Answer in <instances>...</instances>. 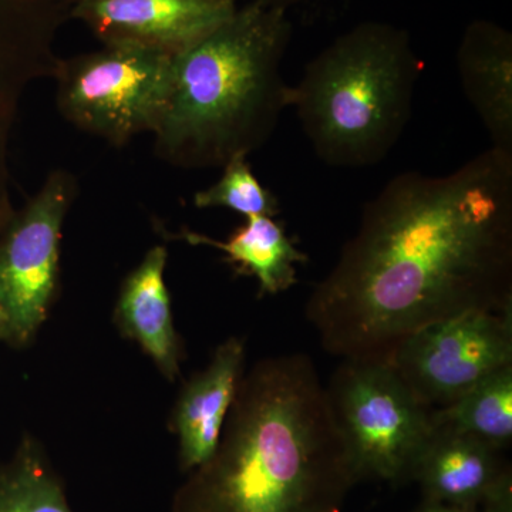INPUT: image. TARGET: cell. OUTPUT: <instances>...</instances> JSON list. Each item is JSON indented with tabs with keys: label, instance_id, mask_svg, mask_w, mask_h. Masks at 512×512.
I'll use <instances>...</instances> for the list:
<instances>
[{
	"label": "cell",
	"instance_id": "obj_1",
	"mask_svg": "<svg viewBox=\"0 0 512 512\" xmlns=\"http://www.w3.org/2000/svg\"><path fill=\"white\" fill-rule=\"evenodd\" d=\"M512 309V156L488 148L453 173L409 171L363 208L313 289L306 318L330 355L389 357L440 320Z\"/></svg>",
	"mask_w": 512,
	"mask_h": 512
},
{
	"label": "cell",
	"instance_id": "obj_2",
	"mask_svg": "<svg viewBox=\"0 0 512 512\" xmlns=\"http://www.w3.org/2000/svg\"><path fill=\"white\" fill-rule=\"evenodd\" d=\"M357 483L312 360L269 357L242 376L214 456L171 512H339Z\"/></svg>",
	"mask_w": 512,
	"mask_h": 512
},
{
	"label": "cell",
	"instance_id": "obj_3",
	"mask_svg": "<svg viewBox=\"0 0 512 512\" xmlns=\"http://www.w3.org/2000/svg\"><path fill=\"white\" fill-rule=\"evenodd\" d=\"M289 36L285 9L255 0L174 55L154 154L173 167L207 170L264 147L292 106L282 76Z\"/></svg>",
	"mask_w": 512,
	"mask_h": 512
},
{
	"label": "cell",
	"instance_id": "obj_4",
	"mask_svg": "<svg viewBox=\"0 0 512 512\" xmlns=\"http://www.w3.org/2000/svg\"><path fill=\"white\" fill-rule=\"evenodd\" d=\"M420 63L406 33L366 23L340 36L292 86V106L330 167L379 164L412 117Z\"/></svg>",
	"mask_w": 512,
	"mask_h": 512
},
{
	"label": "cell",
	"instance_id": "obj_5",
	"mask_svg": "<svg viewBox=\"0 0 512 512\" xmlns=\"http://www.w3.org/2000/svg\"><path fill=\"white\" fill-rule=\"evenodd\" d=\"M326 392L359 481L410 483L434 430L433 409L389 357L343 359Z\"/></svg>",
	"mask_w": 512,
	"mask_h": 512
},
{
	"label": "cell",
	"instance_id": "obj_6",
	"mask_svg": "<svg viewBox=\"0 0 512 512\" xmlns=\"http://www.w3.org/2000/svg\"><path fill=\"white\" fill-rule=\"evenodd\" d=\"M173 56L133 46H104L60 60L55 76L60 116L83 133L123 147L157 130L170 94Z\"/></svg>",
	"mask_w": 512,
	"mask_h": 512
},
{
	"label": "cell",
	"instance_id": "obj_7",
	"mask_svg": "<svg viewBox=\"0 0 512 512\" xmlns=\"http://www.w3.org/2000/svg\"><path fill=\"white\" fill-rule=\"evenodd\" d=\"M79 184L67 170L49 174L42 188L0 234V326L3 342L28 343L46 318L59 274L62 228Z\"/></svg>",
	"mask_w": 512,
	"mask_h": 512
},
{
	"label": "cell",
	"instance_id": "obj_8",
	"mask_svg": "<svg viewBox=\"0 0 512 512\" xmlns=\"http://www.w3.org/2000/svg\"><path fill=\"white\" fill-rule=\"evenodd\" d=\"M389 360L426 406H448L512 365V309L467 312L431 323L404 338Z\"/></svg>",
	"mask_w": 512,
	"mask_h": 512
},
{
	"label": "cell",
	"instance_id": "obj_9",
	"mask_svg": "<svg viewBox=\"0 0 512 512\" xmlns=\"http://www.w3.org/2000/svg\"><path fill=\"white\" fill-rule=\"evenodd\" d=\"M235 0H76L74 18L104 46H133L174 56L234 15Z\"/></svg>",
	"mask_w": 512,
	"mask_h": 512
},
{
	"label": "cell",
	"instance_id": "obj_10",
	"mask_svg": "<svg viewBox=\"0 0 512 512\" xmlns=\"http://www.w3.org/2000/svg\"><path fill=\"white\" fill-rule=\"evenodd\" d=\"M244 362V342L228 339L214 353L207 369L185 386L174 414L180 467L185 473L204 466L214 456L244 376Z\"/></svg>",
	"mask_w": 512,
	"mask_h": 512
},
{
	"label": "cell",
	"instance_id": "obj_11",
	"mask_svg": "<svg viewBox=\"0 0 512 512\" xmlns=\"http://www.w3.org/2000/svg\"><path fill=\"white\" fill-rule=\"evenodd\" d=\"M508 467L500 451L476 437L434 426L412 481L420 485L424 503L480 508Z\"/></svg>",
	"mask_w": 512,
	"mask_h": 512
},
{
	"label": "cell",
	"instance_id": "obj_12",
	"mask_svg": "<svg viewBox=\"0 0 512 512\" xmlns=\"http://www.w3.org/2000/svg\"><path fill=\"white\" fill-rule=\"evenodd\" d=\"M461 87L491 140L512 156V43L507 32L476 23L457 56Z\"/></svg>",
	"mask_w": 512,
	"mask_h": 512
},
{
	"label": "cell",
	"instance_id": "obj_13",
	"mask_svg": "<svg viewBox=\"0 0 512 512\" xmlns=\"http://www.w3.org/2000/svg\"><path fill=\"white\" fill-rule=\"evenodd\" d=\"M167 249L154 247L120 289L117 318L127 335L136 339L164 375L178 373L177 336L171 315L170 295L165 286Z\"/></svg>",
	"mask_w": 512,
	"mask_h": 512
},
{
	"label": "cell",
	"instance_id": "obj_14",
	"mask_svg": "<svg viewBox=\"0 0 512 512\" xmlns=\"http://www.w3.org/2000/svg\"><path fill=\"white\" fill-rule=\"evenodd\" d=\"M194 247L220 249L229 264L239 272L255 276L261 295H276L296 284V266L305 264L308 256L286 235L274 217H248L227 239H218L183 229L175 235Z\"/></svg>",
	"mask_w": 512,
	"mask_h": 512
},
{
	"label": "cell",
	"instance_id": "obj_15",
	"mask_svg": "<svg viewBox=\"0 0 512 512\" xmlns=\"http://www.w3.org/2000/svg\"><path fill=\"white\" fill-rule=\"evenodd\" d=\"M433 426L476 437L494 450L512 443V365L471 387L456 402L433 409Z\"/></svg>",
	"mask_w": 512,
	"mask_h": 512
},
{
	"label": "cell",
	"instance_id": "obj_16",
	"mask_svg": "<svg viewBox=\"0 0 512 512\" xmlns=\"http://www.w3.org/2000/svg\"><path fill=\"white\" fill-rule=\"evenodd\" d=\"M0 512H74L62 481L35 441L0 464Z\"/></svg>",
	"mask_w": 512,
	"mask_h": 512
},
{
	"label": "cell",
	"instance_id": "obj_17",
	"mask_svg": "<svg viewBox=\"0 0 512 512\" xmlns=\"http://www.w3.org/2000/svg\"><path fill=\"white\" fill-rule=\"evenodd\" d=\"M248 157H235L221 167L222 175L217 183L197 191L192 204L200 210L227 208L244 218L276 217L281 211L278 198L261 184L248 164Z\"/></svg>",
	"mask_w": 512,
	"mask_h": 512
},
{
	"label": "cell",
	"instance_id": "obj_18",
	"mask_svg": "<svg viewBox=\"0 0 512 512\" xmlns=\"http://www.w3.org/2000/svg\"><path fill=\"white\" fill-rule=\"evenodd\" d=\"M32 83L28 66L0 39V202L9 190V168L6 167L10 134L20 99Z\"/></svg>",
	"mask_w": 512,
	"mask_h": 512
},
{
	"label": "cell",
	"instance_id": "obj_19",
	"mask_svg": "<svg viewBox=\"0 0 512 512\" xmlns=\"http://www.w3.org/2000/svg\"><path fill=\"white\" fill-rule=\"evenodd\" d=\"M481 512H512V473L511 467L504 471L503 476L494 485L493 490L480 505Z\"/></svg>",
	"mask_w": 512,
	"mask_h": 512
},
{
	"label": "cell",
	"instance_id": "obj_20",
	"mask_svg": "<svg viewBox=\"0 0 512 512\" xmlns=\"http://www.w3.org/2000/svg\"><path fill=\"white\" fill-rule=\"evenodd\" d=\"M414 512H481L480 508H460L451 505L424 503Z\"/></svg>",
	"mask_w": 512,
	"mask_h": 512
},
{
	"label": "cell",
	"instance_id": "obj_21",
	"mask_svg": "<svg viewBox=\"0 0 512 512\" xmlns=\"http://www.w3.org/2000/svg\"><path fill=\"white\" fill-rule=\"evenodd\" d=\"M0 342H3V330H2V326H0Z\"/></svg>",
	"mask_w": 512,
	"mask_h": 512
}]
</instances>
